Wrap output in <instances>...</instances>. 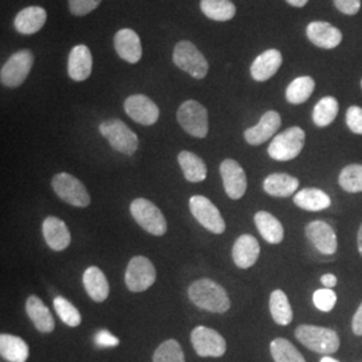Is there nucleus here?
<instances>
[{"mask_svg": "<svg viewBox=\"0 0 362 362\" xmlns=\"http://www.w3.org/2000/svg\"><path fill=\"white\" fill-rule=\"evenodd\" d=\"M254 220H255L259 233L262 235V238L266 242H269L272 245H278L284 240V238H285L284 226L270 212L259 211L255 214Z\"/></svg>", "mask_w": 362, "mask_h": 362, "instance_id": "obj_26", "label": "nucleus"}, {"mask_svg": "<svg viewBox=\"0 0 362 362\" xmlns=\"http://www.w3.org/2000/svg\"><path fill=\"white\" fill-rule=\"evenodd\" d=\"M306 141V133L299 127H291L274 137L269 145V156L275 161L294 160L302 152Z\"/></svg>", "mask_w": 362, "mask_h": 362, "instance_id": "obj_3", "label": "nucleus"}, {"mask_svg": "<svg viewBox=\"0 0 362 362\" xmlns=\"http://www.w3.org/2000/svg\"><path fill=\"white\" fill-rule=\"evenodd\" d=\"M281 125H282L281 115L275 110H269L262 116L260 121L255 127L248 128L245 132V139L250 145L257 146L270 140L276 133V130L281 128Z\"/></svg>", "mask_w": 362, "mask_h": 362, "instance_id": "obj_17", "label": "nucleus"}, {"mask_svg": "<svg viewBox=\"0 0 362 362\" xmlns=\"http://www.w3.org/2000/svg\"><path fill=\"white\" fill-rule=\"evenodd\" d=\"M103 0H69V10L73 15L83 16L94 11Z\"/></svg>", "mask_w": 362, "mask_h": 362, "instance_id": "obj_40", "label": "nucleus"}, {"mask_svg": "<svg viewBox=\"0 0 362 362\" xmlns=\"http://www.w3.org/2000/svg\"><path fill=\"white\" fill-rule=\"evenodd\" d=\"M94 342L100 348H116L119 344V339L113 336L110 332L101 330L94 337Z\"/></svg>", "mask_w": 362, "mask_h": 362, "instance_id": "obj_43", "label": "nucleus"}, {"mask_svg": "<svg viewBox=\"0 0 362 362\" xmlns=\"http://www.w3.org/2000/svg\"><path fill=\"white\" fill-rule=\"evenodd\" d=\"M177 121L181 128L196 139H204L208 133L207 109L194 101L188 100L177 110Z\"/></svg>", "mask_w": 362, "mask_h": 362, "instance_id": "obj_8", "label": "nucleus"}, {"mask_svg": "<svg viewBox=\"0 0 362 362\" xmlns=\"http://www.w3.org/2000/svg\"><path fill=\"white\" fill-rule=\"evenodd\" d=\"M338 182L341 188L349 194L362 192V165L350 164L341 170Z\"/></svg>", "mask_w": 362, "mask_h": 362, "instance_id": "obj_36", "label": "nucleus"}, {"mask_svg": "<svg viewBox=\"0 0 362 362\" xmlns=\"http://www.w3.org/2000/svg\"><path fill=\"white\" fill-rule=\"evenodd\" d=\"M306 236L314 247L324 255L336 254L338 248L337 235L334 230L322 220H314L305 228Z\"/></svg>", "mask_w": 362, "mask_h": 362, "instance_id": "obj_15", "label": "nucleus"}, {"mask_svg": "<svg viewBox=\"0 0 362 362\" xmlns=\"http://www.w3.org/2000/svg\"><path fill=\"white\" fill-rule=\"evenodd\" d=\"M299 180L287 173H272L263 181V189L274 197H288L297 192Z\"/></svg>", "mask_w": 362, "mask_h": 362, "instance_id": "obj_27", "label": "nucleus"}, {"mask_svg": "<svg viewBox=\"0 0 362 362\" xmlns=\"http://www.w3.org/2000/svg\"><path fill=\"white\" fill-rule=\"evenodd\" d=\"M315 89V81L309 76L298 77L287 86L286 100L291 105L305 104Z\"/></svg>", "mask_w": 362, "mask_h": 362, "instance_id": "obj_31", "label": "nucleus"}, {"mask_svg": "<svg viewBox=\"0 0 362 362\" xmlns=\"http://www.w3.org/2000/svg\"><path fill=\"white\" fill-rule=\"evenodd\" d=\"M173 62L182 71L196 79H203L207 76V59L189 40H181L175 46Z\"/></svg>", "mask_w": 362, "mask_h": 362, "instance_id": "obj_7", "label": "nucleus"}, {"mask_svg": "<svg viewBox=\"0 0 362 362\" xmlns=\"http://www.w3.org/2000/svg\"><path fill=\"white\" fill-rule=\"evenodd\" d=\"M321 362H339L337 361L336 358H333V357H329V356H326V357H324L322 360H321Z\"/></svg>", "mask_w": 362, "mask_h": 362, "instance_id": "obj_48", "label": "nucleus"}, {"mask_svg": "<svg viewBox=\"0 0 362 362\" xmlns=\"http://www.w3.org/2000/svg\"><path fill=\"white\" fill-rule=\"evenodd\" d=\"M34 64V55L30 50H21L13 54L1 66L0 81L7 88H19L26 81Z\"/></svg>", "mask_w": 362, "mask_h": 362, "instance_id": "obj_9", "label": "nucleus"}, {"mask_svg": "<svg viewBox=\"0 0 362 362\" xmlns=\"http://www.w3.org/2000/svg\"><path fill=\"white\" fill-rule=\"evenodd\" d=\"M220 176L227 196L233 200L242 199L247 191V176L242 165L233 158H226L220 164Z\"/></svg>", "mask_w": 362, "mask_h": 362, "instance_id": "obj_13", "label": "nucleus"}, {"mask_svg": "<svg viewBox=\"0 0 362 362\" xmlns=\"http://www.w3.org/2000/svg\"><path fill=\"white\" fill-rule=\"evenodd\" d=\"M339 110V104L337 98L327 95L321 98L313 110V121L318 128L329 127L334 119Z\"/></svg>", "mask_w": 362, "mask_h": 362, "instance_id": "obj_34", "label": "nucleus"}, {"mask_svg": "<svg viewBox=\"0 0 362 362\" xmlns=\"http://www.w3.org/2000/svg\"><path fill=\"white\" fill-rule=\"evenodd\" d=\"M200 8L207 18L215 22L231 21L236 13V7L231 0H202Z\"/></svg>", "mask_w": 362, "mask_h": 362, "instance_id": "obj_32", "label": "nucleus"}, {"mask_svg": "<svg viewBox=\"0 0 362 362\" xmlns=\"http://www.w3.org/2000/svg\"><path fill=\"white\" fill-rule=\"evenodd\" d=\"M125 112L127 115L136 122L145 125V127H151L157 122L158 116H160V110L158 106L146 95L144 94H134L130 95L125 100Z\"/></svg>", "mask_w": 362, "mask_h": 362, "instance_id": "obj_14", "label": "nucleus"}, {"mask_svg": "<svg viewBox=\"0 0 362 362\" xmlns=\"http://www.w3.org/2000/svg\"><path fill=\"white\" fill-rule=\"evenodd\" d=\"M42 233L46 245L54 251H64L71 243V235L65 221L55 216L45 219L42 224Z\"/></svg>", "mask_w": 362, "mask_h": 362, "instance_id": "obj_19", "label": "nucleus"}, {"mask_svg": "<svg viewBox=\"0 0 362 362\" xmlns=\"http://www.w3.org/2000/svg\"><path fill=\"white\" fill-rule=\"evenodd\" d=\"M346 125L350 132L362 134V107L353 105L346 110Z\"/></svg>", "mask_w": 362, "mask_h": 362, "instance_id": "obj_41", "label": "nucleus"}, {"mask_svg": "<svg viewBox=\"0 0 362 362\" xmlns=\"http://www.w3.org/2000/svg\"><path fill=\"white\" fill-rule=\"evenodd\" d=\"M47 19V13L45 8L38 6L26 7L15 16L13 26L18 33L23 35H31L40 31V28L45 26Z\"/></svg>", "mask_w": 362, "mask_h": 362, "instance_id": "obj_23", "label": "nucleus"}, {"mask_svg": "<svg viewBox=\"0 0 362 362\" xmlns=\"http://www.w3.org/2000/svg\"><path fill=\"white\" fill-rule=\"evenodd\" d=\"M83 287L94 302H104L109 297V282L103 270L91 266L83 272Z\"/></svg>", "mask_w": 362, "mask_h": 362, "instance_id": "obj_25", "label": "nucleus"}, {"mask_svg": "<svg viewBox=\"0 0 362 362\" xmlns=\"http://www.w3.org/2000/svg\"><path fill=\"white\" fill-rule=\"evenodd\" d=\"M93 70V57L88 46L78 45L73 47V50L69 54V64L67 71L69 77L77 82L85 81L90 77Z\"/></svg>", "mask_w": 362, "mask_h": 362, "instance_id": "obj_22", "label": "nucleus"}, {"mask_svg": "<svg viewBox=\"0 0 362 362\" xmlns=\"http://www.w3.org/2000/svg\"><path fill=\"white\" fill-rule=\"evenodd\" d=\"M282 62H284V58L279 50L276 49L266 50L258 55L252 62L250 69L251 77L258 82H264L278 73Z\"/></svg>", "mask_w": 362, "mask_h": 362, "instance_id": "obj_21", "label": "nucleus"}, {"mask_svg": "<svg viewBox=\"0 0 362 362\" xmlns=\"http://www.w3.org/2000/svg\"><path fill=\"white\" fill-rule=\"evenodd\" d=\"M306 35L314 46L325 50L336 49L342 42V33L333 25L321 21L309 23L306 27Z\"/></svg>", "mask_w": 362, "mask_h": 362, "instance_id": "obj_16", "label": "nucleus"}, {"mask_svg": "<svg viewBox=\"0 0 362 362\" xmlns=\"http://www.w3.org/2000/svg\"><path fill=\"white\" fill-rule=\"evenodd\" d=\"M52 185L57 196L70 206L85 208L90 204V194L86 187L70 173H57L52 177Z\"/></svg>", "mask_w": 362, "mask_h": 362, "instance_id": "obj_6", "label": "nucleus"}, {"mask_svg": "<svg viewBox=\"0 0 362 362\" xmlns=\"http://www.w3.org/2000/svg\"><path fill=\"white\" fill-rule=\"evenodd\" d=\"M357 243H358V251L362 255V224L360 230H358V235H357Z\"/></svg>", "mask_w": 362, "mask_h": 362, "instance_id": "obj_47", "label": "nucleus"}, {"mask_svg": "<svg viewBox=\"0 0 362 362\" xmlns=\"http://www.w3.org/2000/svg\"><path fill=\"white\" fill-rule=\"evenodd\" d=\"M191 342L200 357H221L227 350V342L216 330L207 326H196L191 333Z\"/></svg>", "mask_w": 362, "mask_h": 362, "instance_id": "obj_12", "label": "nucleus"}, {"mask_svg": "<svg viewBox=\"0 0 362 362\" xmlns=\"http://www.w3.org/2000/svg\"><path fill=\"white\" fill-rule=\"evenodd\" d=\"M290 6H293V7H297V8H302V7H305L308 3H309V0H286Z\"/></svg>", "mask_w": 362, "mask_h": 362, "instance_id": "obj_46", "label": "nucleus"}, {"mask_svg": "<svg viewBox=\"0 0 362 362\" xmlns=\"http://www.w3.org/2000/svg\"><path fill=\"white\" fill-rule=\"evenodd\" d=\"M321 284H322L326 288H333V287H336V275H333V274H325L324 276L321 278Z\"/></svg>", "mask_w": 362, "mask_h": 362, "instance_id": "obj_45", "label": "nucleus"}, {"mask_svg": "<svg viewBox=\"0 0 362 362\" xmlns=\"http://www.w3.org/2000/svg\"><path fill=\"white\" fill-rule=\"evenodd\" d=\"M117 54L128 64H137L143 57V46L140 37L130 28H122L115 35Z\"/></svg>", "mask_w": 362, "mask_h": 362, "instance_id": "obj_18", "label": "nucleus"}, {"mask_svg": "<svg viewBox=\"0 0 362 362\" xmlns=\"http://www.w3.org/2000/svg\"><path fill=\"white\" fill-rule=\"evenodd\" d=\"M0 354L8 362H26L30 349L28 345L21 337L11 334L0 336Z\"/></svg>", "mask_w": 362, "mask_h": 362, "instance_id": "obj_30", "label": "nucleus"}, {"mask_svg": "<svg viewBox=\"0 0 362 362\" xmlns=\"http://www.w3.org/2000/svg\"><path fill=\"white\" fill-rule=\"evenodd\" d=\"M275 362H306L299 350L286 338H275L270 345Z\"/></svg>", "mask_w": 362, "mask_h": 362, "instance_id": "obj_35", "label": "nucleus"}, {"mask_svg": "<svg viewBox=\"0 0 362 362\" xmlns=\"http://www.w3.org/2000/svg\"><path fill=\"white\" fill-rule=\"evenodd\" d=\"M313 302H314V306L318 309V310L324 311V313H329V311L333 310L337 303V294L332 290V288H321V290H317L314 294H313Z\"/></svg>", "mask_w": 362, "mask_h": 362, "instance_id": "obj_39", "label": "nucleus"}, {"mask_svg": "<svg viewBox=\"0 0 362 362\" xmlns=\"http://www.w3.org/2000/svg\"><path fill=\"white\" fill-rule=\"evenodd\" d=\"M153 362H185L184 351L176 339H167L153 354Z\"/></svg>", "mask_w": 362, "mask_h": 362, "instance_id": "obj_38", "label": "nucleus"}, {"mask_svg": "<svg viewBox=\"0 0 362 362\" xmlns=\"http://www.w3.org/2000/svg\"><path fill=\"white\" fill-rule=\"evenodd\" d=\"M270 313L272 320L281 326H287L293 321V309L285 291L274 290L270 296Z\"/></svg>", "mask_w": 362, "mask_h": 362, "instance_id": "obj_33", "label": "nucleus"}, {"mask_svg": "<svg viewBox=\"0 0 362 362\" xmlns=\"http://www.w3.org/2000/svg\"><path fill=\"white\" fill-rule=\"evenodd\" d=\"M189 209L197 220L206 230L212 233H220L226 231V221L223 219L218 207L202 194H194L189 199Z\"/></svg>", "mask_w": 362, "mask_h": 362, "instance_id": "obj_10", "label": "nucleus"}, {"mask_svg": "<svg viewBox=\"0 0 362 362\" xmlns=\"http://www.w3.org/2000/svg\"><path fill=\"white\" fill-rule=\"evenodd\" d=\"M259 254H260V246L257 238L248 233L239 236L233 247V262L239 269H243V270L252 267L257 263Z\"/></svg>", "mask_w": 362, "mask_h": 362, "instance_id": "obj_20", "label": "nucleus"}, {"mask_svg": "<svg viewBox=\"0 0 362 362\" xmlns=\"http://www.w3.org/2000/svg\"><path fill=\"white\" fill-rule=\"evenodd\" d=\"M351 327H353V333L356 336H362V303L360 308L356 311L353 321H351Z\"/></svg>", "mask_w": 362, "mask_h": 362, "instance_id": "obj_44", "label": "nucleus"}, {"mask_svg": "<svg viewBox=\"0 0 362 362\" xmlns=\"http://www.w3.org/2000/svg\"><path fill=\"white\" fill-rule=\"evenodd\" d=\"M296 337L303 346L318 354L329 356L339 349V337L329 327L300 325L296 330Z\"/></svg>", "mask_w": 362, "mask_h": 362, "instance_id": "obj_2", "label": "nucleus"}, {"mask_svg": "<svg viewBox=\"0 0 362 362\" xmlns=\"http://www.w3.org/2000/svg\"><path fill=\"white\" fill-rule=\"evenodd\" d=\"M294 204L305 211H322L330 207V196L318 188H305L294 194Z\"/></svg>", "mask_w": 362, "mask_h": 362, "instance_id": "obj_28", "label": "nucleus"}, {"mask_svg": "<svg viewBox=\"0 0 362 362\" xmlns=\"http://www.w3.org/2000/svg\"><path fill=\"white\" fill-rule=\"evenodd\" d=\"M54 309L64 324L70 327H77L81 324L82 317L77 308L64 297H57L54 299Z\"/></svg>", "mask_w": 362, "mask_h": 362, "instance_id": "obj_37", "label": "nucleus"}, {"mask_svg": "<svg viewBox=\"0 0 362 362\" xmlns=\"http://www.w3.org/2000/svg\"><path fill=\"white\" fill-rule=\"evenodd\" d=\"M130 214L133 219L146 233H152L155 236H163L168 230L167 220L163 212L148 199L139 197L133 200L130 204Z\"/></svg>", "mask_w": 362, "mask_h": 362, "instance_id": "obj_5", "label": "nucleus"}, {"mask_svg": "<svg viewBox=\"0 0 362 362\" xmlns=\"http://www.w3.org/2000/svg\"><path fill=\"white\" fill-rule=\"evenodd\" d=\"M155 266L145 257H134L129 260L127 272H125V284L132 293H143L148 290L156 282Z\"/></svg>", "mask_w": 362, "mask_h": 362, "instance_id": "obj_11", "label": "nucleus"}, {"mask_svg": "<svg viewBox=\"0 0 362 362\" xmlns=\"http://www.w3.org/2000/svg\"><path fill=\"white\" fill-rule=\"evenodd\" d=\"M188 297L197 308L211 313L223 314L231 308V300L227 291L219 284L208 278L194 281L188 288Z\"/></svg>", "mask_w": 362, "mask_h": 362, "instance_id": "obj_1", "label": "nucleus"}, {"mask_svg": "<svg viewBox=\"0 0 362 362\" xmlns=\"http://www.w3.org/2000/svg\"><path fill=\"white\" fill-rule=\"evenodd\" d=\"M334 7L345 15H356L361 10V0H333Z\"/></svg>", "mask_w": 362, "mask_h": 362, "instance_id": "obj_42", "label": "nucleus"}, {"mask_svg": "<svg viewBox=\"0 0 362 362\" xmlns=\"http://www.w3.org/2000/svg\"><path fill=\"white\" fill-rule=\"evenodd\" d=\"M26 313L35 329L40 333H52L55 321L49 308L37 296H30L26 300Z\"/></svg>", "mask_w": 362, "mask_h": 362, "instance_id": "obj_24", "label": "nucleus"}, {"mask_svg": "<svg viewBox=\"0 0 362 362\" xmlns=\"http://www.w3.org/2000/svg\"><path fill=\"white\" fill-rule=\"evenodd\" d=\"M100 133L109 141L110 146L124 155L132 156L139 148V137L121 119H107L100 125Z\"/></svg>", "mask_w": 362, "mask_h": 362, "instance_id": "obj_4", "label": "nucleus"}, {"mask_svg": "<svg viewBox=\"0 0 362 362\" xmlns=\"http://www.w3.org/2000/svg\"><path fill=\"white\" fill-rule=\"evenodd\" d=\"M184 177L189 182H202L207 177V165L199 156L182 151L177 157Z\"/></svg>", "mask_w": 362, "mask_h": 362, "instance_id": "obj_29", "label": "nucleus"}, {"mask_svg": "<svg viewBox=\"0 0 362 362\" xmlns=\"http://www.w3.org/2000/svg\"><path fill=\"white\" fill-rule=\"evenodd\" d=\"M361 89H362V79H361Z\"/></svg>", "mask_w": 362, "mask_h": 362, "instance_id": "obj_49", "label": "nucleus"}]
</instances>
